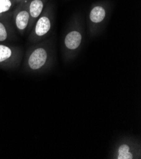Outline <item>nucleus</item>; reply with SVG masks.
<instances>
[{
  "label": "nucleus",
  "instance_id": "obj_1",
  "mask_svg": "<svg viewBox=\"0 0 141 159\" xmlns=\"http://www.w3.org/2000/svg\"><path fill=\"white\" fill-rule=\"evenodd\" d=\"M54 8L55 4L50 0L47 3L42 13L35 22L34 29L30 36L31 41L37 42L46 36L50 33L52 26V17Z\"/></svg>",
  "mask_w": 141,
  "mask_h": 159
},
{
  "label": "nucleus",
  "instance_id": "obj_2",
  "mask_svg": "<svg viewBox=\"0 0 141 159\" xmlns=\"http://www.w3.org/2000/svg\"><path fill=\"white\" fill-rule=\"evenodd\" d=\"M50 57V52L46 45H37L32 48L26 56V67L31 71L40 70L48 64Z\"/></svg>",
  "mask_w": 141,
  "mask_h": 159
},
{
  "label": "nucleus",
  "instance_id": "obj_3",
  "mask_svg": "<svg viewBox=\"0 0 141 159\" xmlns=\"http://www.w3.org/2000/svg\"><path fill=\"white\" fill-rule=\"evenodd\" d=\"M110 7V3L107 0L97 2L91 5L88 17L93 27H97L106 20Z\"/></svg>",
  "mask_w": 141,
  "mask_h": 159
},
{
  "label": "nucleus",
  "instance_id": "obj_4",
  "mask_svg": "<svg viewBox=\"0 0 141 159\" xmlns=\"http://www.w3.org/2000/svg\"><path fill=\"white\" fill-rule=\"evenodd\" d=\"M30 2H24L17 4L12 11L15 27L20 34L24 33L29 27L30 15L29 11V4Z\"/></svg>",
  "mask_w": 141,
  "mask_h": 159
},
{
  "label": "nucleus",
  "instance_id": "obj_5",
  "mask_svg": "<svg viewBox=\"0 0 141 159\" xmlns=\"http://www.w3.org/2000/svg\"><path fill=\"white\" fill-rule=\"evenodd\" d=\"M20 58L21 52L17 47L0 43V67L16 66Z\"/></svg>",
  "mask_w": 141,
  "mask_h": 159
},
{
  "label": "nucleus",
  "instance_id": "obj_6",
  "mask_svg": "<svg viewBox=\"0 0 141 159\" xmlns=\"http://www.w3.org/2000/svg\"><path fill=\"white\" fill-rule=\"evenodd\" d=\"M50 0H31L29 4L30 22L29 27L31 28L42 13L46 5Z\"/></svg>",
  "mask_w": 141,
  "mask_h": 159
},
{
  "label": "nucleus",
  "instance_id": "obj_7",
  "mask_svg": "<svg viewBox=\"0 0 141 159\" xmlns=\"http://www.w3.org/2000/svg\"><path fill=\"white\" fill-rule=\"evenodd\" d=\"M82 41L81 32L78 29L69 31L64 39V46L67 50L70 52L77 51L81 46Z\"/></svg>",
  "mask_w": 141,
  "mask_h": 159
},
{
  "label": "nucleus",
  "instance_id": "obj_8",
  "mask_svg": "<svg viewBox=\"0 0 141 159\" xmlns=\"http://www.w3.org/2000/svg\"><path fill=\"white\" fill-rule=\"evenodd\" d=\"M11 16L12 11H10L0 17V43L8 41L12 36L10 23Z\"/></svg>",
  "mask_w": 141,
  "mask_h": 159
},
{
  "label": "nucleus",
  "instance_id": "obj_9",
  "mask_svg": "<svg viewBox=\"0 0 141 159\" xmlns=\"http://www.w3.org/2000/svg\"><path fill=\"white\" fill-rule=\"evenodd\" d=\"M15 6L14 0H0V17L11 11Z\"/></svg>",
  "mask_w": 141,
  "mask_h": 159
},
{
  "label": "nucleus",
  "instance_id": "obj_10",
  "mask_svg": "<svg viewBox=\"0 0 141 159\" xmlns=\"http://www.w3.org/2000/svg\"><path fill=\"white\" fill-rule=\"evenodd\" d=\"M130 148L127 145H122L118 149V159H132L133 155L129 152Z\"/></svg>",
  "mask_w": 141,
  "mask_h": 159
},
{
  "label": "nucleus",
  "instance_id": "obj_11",
  "mask_svg": "<svg viewBox=\"0 0 141 159\" xmlns=\"http://www.w3.org/2000/svg\"><path fill=\"white\" fill-rule=\"evenodd\" d=\"M31 0H14V2L15 3V4H19L20 3L22 2H30Z\"/></svg>",
  "mask_w": 141,
  "mask_h": 159
}]
</instances>
